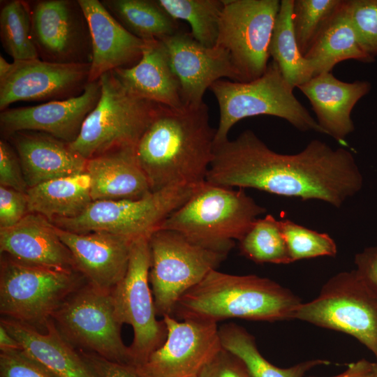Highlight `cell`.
Wrapping results in <instances>:
<instances>
[{
	"mask_svg": "<svg viewBox=\"0 0 377 377\" xmlns=\"http://www.w3.org/2000/svg\"><path fill=\"white\" fill-rule=\"evenodd\" d=\"M206 182L304 200H319L337 208L357 194L364 183L354 156L346 148L334 149L313 140L298 153L281 154L251 130L214 145Z\"/></svg>",
	"mask_w": 377,
	"mask_h": 377,
	"instance_id": "1",
	"label": "cell"
},
{
	"mask_svg": "<svg viewBox=\"0 0 377 377\" xmlns=\"http://www.w3.org/2000/svg\"><path fill=\"white\" fill-rule=\"evenodd\" d=\"M374 377H377V366H376V374H375V376Z\"/></svg>",
	"mask_w": 377,
	"mask_h": 377,
	"instance_id": "46",
	"label": "cell"
},
{
	"mask_svg": "<svg viewBox=\"0 0 377 377\" xmlns=\"http://www.w3.org/2000/svg\"><path fill=\"white\" fill-rule=\"evenodd\" d=\"M359 42L372 59L377 55V0H345Z\"/></svg>",
	"mask_w": 377,
	"mask_h": 377,
	"instance_id": "37",
	"label": "cell"
},
{
	"mask_svg": "<svg viewBox=\"0 0 377 377\" xmlns=\"http://www.w3.org/2000/svg\"><path fill=\"white\" fill-rule=\"evenodd\" d=\"M198 186L168 187L140 198L95 200L76 217L50 222L73 232H105L132 240L149 237Z\"/></svg>",
	"mask_w": 377,
	"mask_h": 377,
	"instance_id": "10",
	"label": "cell"
},
{
	"mask_svg": "<svg viewBox=\"0 0 377 377\" xmlns=\"http://www.w3.org/2000/svg\"><path fill=\"white\" fill-rule=\"evenodd\" d=\"M302 303L269 279L214 269L181 297L172 316L216 323L229 318L274 322L294 319Z\"/></svg>",
	"mask_w": 377,
	"mask_h": 377,
	"instance_id": "3",
	"label": "cell"
},
{
	"mask_svg": "<svg viewBox=\"0 0 377 377\" xmlns=\"http://www.w3.org/2000/svg\"><path fill=\"white\" fill-rule=\"evenodd\" d=\"M343 0H293V27L304 56Z\"/></svg>",
	"mask_w": 377,
	"mask_h": 377,
	"instance_id": "35",
	"label": "cell"
},
{
	"mask_svg": "<svg viewBox=\"0 0 377 377\" xmlns=\"http://www.w3.org/2000/svg\"><path fill=\"white\" fill-rule=\"evenodd\" d=\"M165 342L135 367L140 377H195L222 348L217 323L164 316Z\"/></svg>",
	"mask_w": 377,
	"mask_h": 377,
	"instance_id": "16",
	"label": "cell"
},
{
	"mask_svg": "<svg viewBox=\"0 0 377 377\" xmlns=\"http://www.w3.org/2000/svg\"><path fill=\"white\" fill-rule=\"evenodd\" d=\"M294 319L353 337L373 353L377 366V293L356 269L331 277L316 298L300 304Z\"/></svg>",
	"mask_w": 377,
	"mask_h": 377,
	"instance_id": "9",
	"label": "cell"
},
{
	"mask_svg": "<svg viewBox=\"0 0 377 377\" xmlns=\"http://www.w3.org/2000/svg\"><path fill=\"white\" fill-rule=\"evenodd\" d=\"M56 230L87 283L111 293L127 272L134 240L105 232L78 233L57 226Z\"/></svg>",
	"mask_w": 377,
	"mask_h": 377,
	"instance_id": "19",
	"label": "cell"
},
{
	"mask_svg": "<svg viewBox=\"0 0 377 377\" xmlns=\"http://www.w3.org/2000/svg\"><path fill=\"white\" fill-rule=\"evenodd\" d=\"M195 377H197V376H195Z\"/></svg>",
	"mask_w": 377,
	"mask_h": 377,
	"instance_id": "47",
	"label": "cell"
},
{
	"mask_svg": "<svg viewBox=\"0 0 377 377\" xmlns=\"http://www.w3.org/2000/svg\"><path fill=\"white\" fill-rule=\"evenodd\" d=\"M52 319L61 335L76 349L133 366L129 346L121 338L122 325L116 317L111 293L86 282L63 302Z\"/></svg>",
	"mask_w": 377,
	"mask_h": 377,
	"instance_id": "11",
	"label": "cell"
},
{
	"mask_svg": "<svg viewBox=\"0 0 377 377\" xmlns=\"http://www.w3.org/2000/svg\"><path fill=\"white\" fill-rule=\"evenodd\" d=\"M265 212L244 189L205 182L158 229L175 230L206 246L230 252L234 240H240Z\"/></svg>",
	"mask_w": 377,
	"mask_h": 377,
	"instance_id": "4",
	"label": "cell"
},
{
	"mask_svg": "<svg viewBox=\"0 0 377 377\" xmlns=\"http://www.w3.org/2000/svg\"><path fill=\"white\" fill-rule=\"evenodd\" d=\"M87 19L91 41V61L89 82L105 73L135 65L146 42L127 31L99 0H78Z\"/></svg>",
	"mask_w": 377,
	"mask_h": 377,
	"instance_id": "20",
	"label": "cell"
},
{
	"mask_svg": "<svg viewBox=\"0 0 377 377\" xmlns=\"http://www.w3.org/2000/svg\"><path fill=\"white\" fill-rule=\"evenodd\" d=\"M0 313L40 332L63 302L87 281L77 271L24 265L1 255Z\"/></svg>",
	"mask_w": 377,
	"mask_h": 377,
	"instance_id": "7",
	"label": "cell"
},
{
	"mask_svg": "<svg viewBox=\"0 0 377 377\" xmlns=\"http://www.w3.org/2000/svg\"><path fill=\"white\" fill-rule=\"evenodd\" d=\"M0 377H57L22 348L0 350Z\"/></svg>",
	"mask_w": 377,
	"mask_h": 377,
	"instance_id": "38",
	"label": "cell"
},
{
	"mask_svg": "<svg viewBox=\"0 0 377 377\" xmlns=\"http://www.w3.org/2000/svg\"><path fill=\"white\" fill-rule=\"evenodd\" d=\"M29 213L27 193L0 186V228L17 224Z\"/></svg>",
	"mask_w": 377,
	"mask_h": 377,
	"instance_id": "41",
	"label": "cell"
},
{
	"mask_svg": "<svg viewBox=\"0 0 377 377\" xmlns=\"http://www.w3.org/2000/svg\"><path fill=\"white\" fill-rule=\"evenodd\" d=\"M222 347L237 355L246 365L251 377H304L311 369L328 365L321 359L300 362L288 368H280L267 361L259 352L255 338L245 328L235 323L219 328Z\"/></svg>",
	"mask_w": 377,
	"mask_h": 377,
	"instance_id": "31",
	"label": "cell"
},
{
	"mask_svg": "<svg viewBox=\"0 0 377 377\" xmlns=\"http://www.w3.org/2000/svg\"><path fill=\"white\" fill-rule=\"evenodd\" d=\"M215 134L205 103L179 109L161 105L135 148L151 191L205 182Z\"/></svg>",
	"mask_w": 377,
	"mask_h": 377,
	"instance_id": "2",
	"label": "cell"
},
{
	"mask_svg": "<svg viewBox=\"0 0 377 377\" xmlns=\"http://www.w3.org/2000/svg\"><path fill=\"white\" fill-rule=\"evenodd\" d=\"M216 47L226 50L240 82L262 76L269 66L270 40L279 0H223Z\"/></svg>",
	"mask_w": 377,
	"mask_h": 377,
	"instance_id": "12",
	"label": "cell"
},
{
	"mask_svg": "<svg viewBox=\"0 0 377 377\" xmlns=\"http://www.w3.org/2000/svg\"><path fill=\"white\" fill-rule=\"evenodd\" d=\"M106 9L130 33L149 41L179 31L177 20L154 0H103Z\"/></svg>",
	"mask_w": 377,
	"mask_h": 377,
	"instance_id": "29",
	"label": "cell"
},
{
	"mask_svg": "<svg viewBox=\"0 0 377 377\" xmlns=\"http://www.w3.org/2000/svg\"><path fill=\"white\" fill-rule=\"evenodd\" d=\"M0 325L19 342L24 352L57 377H100L79 350L61 335L52 319L44 333L6 317H1Z\"/></svg>",
	"mask_w": 377,
	"mask_h": 377,
	"instance_id": "24",
	"label": "cell"
},
{
	"mask_svg": "<svg viewBox=\"0 0 377 377\" xmlns=\"http://www.w3.org/2000/svg\"><path fill=\"white\" fill-rule=\"evenodd\" d=\"M293 0H281L270 45L269 55L282 75L295 89L314 76L311 64L301 53L293 27Z\"/></svg>",
	"mask_w": 377,
	"mask_h": 377,
	"instance_id": "30",
	"label": "cell"
},
{
	"mask_svg": "<svg viewBox=\"0 0 377 377\" xmlns=\"http://www.w3.org/2000/svg\"><path fill=\"white\" fill-rule=\"evenodd\" d=\"M98 103L69 143L87 160L112 151L135 149L161 105L129 93L112 71L100 78Z\"/></svg>",
	"mask_w": 377,
	"mask_h": 377,
	"instance_id": "6",
	"label": "cell"
},
{
	"mask_svg": "<svg viewBox=\"0 0 377 377\" xmlns=\"http://www.w3.org/2000/svg\"><path fill=\"white\" fill-rule=\"evenodd\" d=\"M19 342L0 325V350L20 349Z\"/></svg>",
	"mask_w": 377,
	"mask_h": 377,
	"instance_id": "45",
	"label": "cell"
},
{
	"mask_svg": "<svg viewBox=\"0 0 377 377\" xmlns=\"http://www.w3.org/2000/svg\"><path fill=\"white\" fill-rule=\"evenodd\" d=\"M160 40L179 82L184 105H202L206 90L222 77L240 82L229 54L224 49L204 46L190 32L180 30Z\"/></svg>",
	"mask_w": 377,
	"mask_h": 377,
	"instance_id": "17",
	"label": "cell"
},
{
	"mask_svg": "<svg viewBox=\"0 0 377 377\" xmlns=\"http://www.w3.org/2000/svg\"><path fill=\"white\" fill-rule=\"evenodd\" d=\"M0 185L22 193L29 188L17 154L5 139L0 140Z\"/></svg>",
	"mask_w": 377,
	"mask_h": 377,
	"instance_id": "39",
	"label": "cell"
},
{
	"mask_svg": "<svg viewBox=\"0 0 377 377\" xmlns=\"http://www.w3.org/2000/svg\"><path fill=\"white\" fill-rule=\"evenodd\" d=\"M219 107L214 145L227 140L230 128L242 119L269 115L281 118L300 131L325 134L297 100L294 88L272 61L260 77L250 82L219 80L209 88Z\"/></svg>",
	"mask_w": 377,
	"mask_h": 377,
	"instance_id": "5",
	"label": "cell"
},
{
	"mask_svg": "<svg viewBox=\"0 0 377 377\" xmlns=\"http://www.w3.org/2000/svg\"><path fill=\"white\" fill-rule=\"evenodd\" d=\"M297 88L309 101L325 135L342 142L355 129L351 118L353 108L369 93L371 86L364 80L343 82L328 72L313 77Z\"/></svg>",
	"mask_w": 377,
	"mask_h": 377,
	"instance_id": "22",
	"label": "cell"
},
{
	"mask_svg": "<svg viewBox=\"0 0 377 377\" xmlns=\"http://www.w3.org/2000/svg\"><path fill=\"white\" fill-rule=\"evenodd\" d=\"M27 4L40 59L58 64H91L90 33L78 0H38Z\"/></svg>",
	"mask_w": 377,
	"mask_h": 377,
	"instance_id": "14",
	"label": "cell"
},
{
	"mask_svg": "<svg viewBox=\"0 0 377 377\" xmlns=\"http://www.w3.org/2000/svg\"><path fill=\"white\" fill-rule=\"evenodd\" d=\"M149 279L157 316H173L181 297L211 271L229 252L206 246L172 230L158 229L148 239Z\"/></svg>",
	"mask_w": 377,
	"mask_h": 377,
	"instance_id": "8",
	"label": "cell"
},
{
	"mask_svg": "<svg viewBox=\"0 0 377 377\" xmlns=\"http://www.w3.org/2000/svg\"><path fill=\"white\" fill-rule=\"evenodd\" d=\"M0 38L3 48L13 61L38 57L27 1L4 2L0 10Z\"/></svg>",
	"mask_w": 377,
	"mask_h": 377,
	"instance_id": "34",
	"label": "cell"
},
{
	"mask_svg": "<svg viewBox=\"0 0 377 377\" xmlns=\"http://www.w3.org/2000/svg\"><path fill=\"white\" fill-rule=\"evenodd\" d=\"M356 271L377 293V246L364 249L355 256Z\"/></svg>",
	"mask_w": 377,
	"mask_h": 377,
	"instance_id": "43",
	"label": "cell"
},
{
	"mask_svg": "<svg viewBox=\"0 0 377 377\" xmlns=\"http://www.w3.org/2000/svg\"><path fill=\"white\" fill-rule=\"evenodd\" d=\"M197 377H251L244 363L222 347L202 368Z\"/></svg>",
	"mask_w": 377,
	"mask_h": 377,
	"instance_id": "40",
	"label": "cell"
},
{
	"mask_svg": "<svg viewBox=\"0 0 377 377\" xmlns=\"http://www.w3.org/2000/svg\"><path fill=\"white\" fill-rule=\"evenodd\" d=\"M91 64H58L40 58L7 62L0 69V110L18 101L76 97L89 83Z\"/></svg>",
	"mask_w": 377,
	"mask_h": 377,
	"instance_id": "15",
	"label": "cell"
},
{
	"mask_svg": "<svg viewBox=\"0 0 377 377\" xmlns=\"http://www.w3.org/2000/svg\"><path fill=\"white\" fill-rule=\"evenodd\" d=\"M141 59L134 66L112 71L131 94L172 108H182L179 82L160 40L145 41Z\"/></svg>",
	"mask_w": 377,
	"mask_h": 377,
	"instance_id": "25",
	"label": "cell"
},
{
	"mask_svg": "<svg viewBox=\"0 0 377 377\" xmlns=\"http://www.w3.org/2000/svg\"><path fill=\"white\" fill-rule=\"evenodd\" d=\"M78 350L100 377H140L133 366L111 362L92 352Z\"/></svg>",
	"mask_w": 377,
	"mask_h": 377,
	"instance_id": "42",
	"label": "cell"
},
{
	"mask_svg": "<svg viewBox=\"0 0 377 377\" xmlns=\"http://www.w3.org/2000/svg\"><path fill=\"white\" fill-rule=\"evenodd\" d=\"M93 201L140 198L151 192L135 149L112 151L87 160Z\"/></svg>",
	"mask_w": 377,
	"mask_h": 377,
	"instance_id": "26",
	"label": "cell"
},
{
	"mask_svg": "<svg viewBox=\"0 0 377 377\" xmlns=\"http://www.w3.org/2000/svg\"><path fill=\"white\" fill-rule=\"evenodd\" d=\"M8 137L29 188L86 172L87 160L69 143L37 131H20Z\"/></svg>",
	"mask_w": 377,
	"mask_h": 377,
	"instance_id": "23",
	"label": "cell"
},
{
	"mask_svg": "<svg viewBox=\"0 0 377 377\" xmlns=\"http://www.w3.org/2000/svg\"><path fill=\"white\" fill-rule=\"evenodd\" d=\"M29 213L50 221L81 214L93 201L91 178L87 172L52 179L27 191Z\"/></svg>",
	"mask_w": 377,
	"mask_h": 377,
	"instance_id": "27",
	"label": "cell"
},
{
	"mask_svg": "<svg viewBox=\"0 0 377 377\" xmlns=\"http://www.w3.org/2000/svg\"><path fill=\"white\" fill-rule=\"evenodd\" d=\"M0 251L24 265L77 271L56 226L38 214L29 213L17 224L0 228Z\"/></svg>",
	"mask_w": 377,
	"mask_h": 377,
	"instance_id": "21",
	"label": "cell"
},
{
	"mask_svg": "<svg viewBox=\"0 0 377 377\" xmlns=\"http://www.w3.org/2000/svg\"><path fill=\"white\" fill-rule=\"evenodd\" d=\"M314 70V76L331 72L339 62L354 59L374 61L362 47L346 8L345 0L305 54ZM313 76V77H314Z\"/></svg>",
	"mask_w": 377,
	"mask_h": 377,
	"instance_id": "28",
	"label": "cell"
},
{
	"mask_svg": "<svg viewBox=\"0 0 377 377\" xmlns=\"http://www.w3.org/2000/svg\"><path fill=\"white\" fill-rule=\"evenodd\" d=\"M280 223L293 262L336 256V243L328 234L309 229L288 219L280 221Z\"/></svg>",
	"mask_w": 377,
	"mask_h": 377,
	"instance_id": "36",
	"label": "cell"
},
{
	"mask_svg": "<svg viewBox=\"0 0 377 377\" xmlns=\"http://www.w3.org/2000/svg\"><path fill=\"white\" fill-rule=\"evenodd\" d=\"M239 242L241 254L254 263H293L280 221L270 214L257 219Z\"/></svg>",
	"mask_w": 377,
	"mask_h": 377,
	"instance_id": "32",
	"label": "cell"
},
{
	"mask_svg": "<svg viewBox=\"0 0 377 377\" xmlns=\"http://www.w3.org/2000/svg\"><path fill=\"white\" fill-rule=\"evenodd\" d=\"M174 20H185L191 36L208 47L216 45L223 0H156Z\"/></svg>",
	"mask_w": 377,
	"mask_h": 377,
	"instance_id": "33",
	"label": "cell"
},
{
	"mask_svg": "<svg viewBox=\"0 0 377 377\" xmlns=\"http://www.w3.org/2000/svg\"><path fill=\"white\" fill-rule=\"evenodd\" d=\"M149 237L133 242L127 272L111 291L114 313L122 325H130L133 339L129 346L133 367L142 364L165 342L167 330L156 311L149 288L151 256Z\"/></svg>",
	"mask_w": 377,
	"mask_h": 377,
	"instance_id": "13",
	"label": "cell"
},
{
	"mask_svg": "<svg viewBox=\"0 0 377 377\" xmlns=\"http://www.w3.org/2000/svg\"><path fill=\"white\" fill-rule=\"evenodd\" d=\"M376 370V364L375 362H369L366 359H361L349 363L344 371L330 377H374Z\"/></svg>",
	"mask_w": 377,
	"mask_h": 377,
	"instance_id": "44",
	"label": "cell"
},
{
	"mask_svg": "<svg viewBox=\"0 0 377 377\" xmlns=\"http://www.w3.org/2000/svg\"><path fill=\"white\" fill-rule=\"evenodd\" d=\"M101 94L98 80L89 82L83 93L76 97L34 106L8 108L0 113L1 131L8 137L20 131H37L71 143L98 103Z\"/></svg>",
	"mask_w": 377,
	"mask_h": 377,
	"instance_id": "18",
	"label": "cell"
}]
</instances>
